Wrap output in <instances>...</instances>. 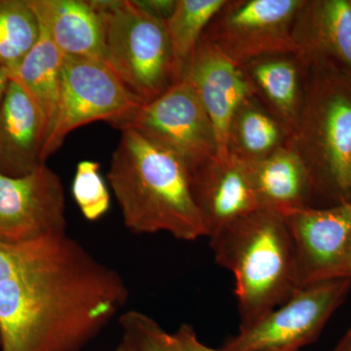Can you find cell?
Here are the masks:
<instances>
[{"mask_svg":"<svg viewBox=\"0 0 351 351\" xmlns=\"http://www.w3.org/2000/svg\"><path fill=\"white\" fill-rule=\"evenodd\" d=\"M46 141L47 129L40 110L10 80L0 108V172L19 177L46 164L41 159Z\"/></svg>","mask_w":351,"mask_h":351,"instance_id":"obj_15","label":"cell"},{"mask_svg":"<svg viewBox=\"0 0 351 351\" xmlns=\"http://www.w3.org/2000/svg\"><path fill=\"white\" fill-rule=\"evenodd\" d=\"M351 279L339 278L304 286L255 324L226 341L230 351H277L298 348L319 337L332 314L346 301Z\"/></svg>","mask_w":351,"mask_h":351,"instance_id":"obj_8","label":"cell"},{"mask_svg":"<svg viewBox=\"0 0 351 351\" xmlns=\"http://www.w3.org/2000/svg\"><path fill=\"white\" fill-rule=\"evenodd\" d=\"M217 263L232 272L239 329L255 324L301 289L283 217L257 210L210 237Z\"/></svg>","mask_w":351,"mask_h":351,"instance_id":"obj_3","label":"cell"},{"mask_svg":"<svg viewBox=\"0 0 351 351\" xmlns=\"http://www.w3.org/2000/svg\"><path fill=\"white\" fill-rule=\"evenodd\" d=\"M226 0H176L166 21L172 48L176 83L181 82L184 66L198 45L205 29Z\"/></svg>","mask_w":351,"mask_h":351,"instance_id":"obj_21","label":"cell"},{"mask_svg":"<svg viewBox=\"0 0 351 351\" xmlns=\"http://www.w3.org/2000/svg\"><path fill=\"white\" fill-rule=\"evenodd\" d=\"M191 173L193 199L211 237L247 215L261 210L245 163L215 156Z\"/></svg>","mask_w":351,"mask_h":351,"instance_id":"obj_13","label":"cell"},{"mask_svg":"<svg viewBox=\"0 0 351 351\" xmlns=\"http://www.w3.org/2000/svg\"><path fill=\"white\" fill-rule=\"evenodd\" d=\"M64 234L66 196L54 171L43 164L19 177L0 172V242L22 245Z\"/></svg>","mask_w":351,"mask_h":351,"instance_id":"obj_10","label":"cell"},{"mask_svg":"<svg viewBox=\"0 0 351 351\" xmlns=\"http://www.w3.org/2000/svg\"><path fill=\"white\" fill-rule=\"evenodd\" d=\"M302 0H226L204 36L233 63L297 53L293 25Z\"/></svg>","mask_w":351,"mask_h":351,"instance_id":"obj_7","label":"cell"},{"mask_svg":"<svg viewBox=\"0 0 351 351\" xmlns=\"http://www.w3.org/2000/svg\"><path fill=\"white\" fill-rule=\"evenodd\" d=\"M39 27L64 57L105 63V25L93 0H29Z\"/></svg>","mask_w":351,"mask_h":351,"instance_id":"obj_16","label":"cell"},{"mask_svg":"<svg viewBox=\"0 0 351 351\" xmlns=\"http://www.w3.org/2000/svg\"><path fill=\"white\" fill-rule=\"evenodd\" d=\"M114 351H138L137 345L128 332L122 331L121 339Z\"/></svg>","mask_w":351,"mask_h":351,"instance_id":"obj_28","label":"cell"},{"mask_svg":"<svg viewBox=\"0 0 351 351\" xmlns=\"http://www.w3.org/2000/svg\"><path fill=\"white\" fill-rule=\"evenodd\" d=\"M18 246L19 245H8L0 242V281L11 271Z\"/></svg>","mask_w":351,"mask_h":351,"instance_id":"obj_27","label":"cell"},{"mask_svg":"<svg viewBox=\"0 0 351 351\" xmlns=\"http://www.w3.org/2000/svg\"><path fill=\"white\" fill-rule=\"evenodd\" d=\"M73 196L87 221H97L107 214L110 207V195L100 173V163L83 160L77 164L73 182Z\"/></svg>","mask_w":351,"mask_h":351,"instance_id":"obj_23","label":"cell"},{"mask_svg":"<svg viewBox=\"0 0 351 351\" xmlns=\"http://www.w3.org/2000/svg\"><path fill=\"white\" fill-rule=\"evenodd\" d=\"M9 83H10V78L7 75L6 69L0 66V108H1L2 103H3L4 98H5Z\"/></svg>","mask_w":351,"mask_h":351,"instance_id":"obj_29","label":"cell"},{"mask_svg":"<svg viewBox=\"0 0 351 351\" xmlns=\"http://www.w3.org/2000/svg\"><path fill=\"white\" fill-rule=\"evenodd\" d=\"M242 69L256 96L293 133L304 100L306 66L302 58L298 53L269 55Z\"/></svg>","mask_w":351,"mask_h":351,"instance_id":"obj_18","label":"cell"},{"mask_svg":"<svg viewBox=\"0 0 351 351\" xmlns=\"http://www.w3.org/2000/svg\"><path fill=\"white\" fill-rule=\"evenodd\" d=\"M299 119L288 145L306 164L313 195L350 202L351 73L329 61L306 64Z\"/></svg>","mask_w":351,"mask_h":351,"instance_id":"obj_4","label":"cell"},{"mask_svg":"<svg viewBox=\"0 0 351 351\" xmlns=\"http://www.w3.org/2000/svg\"><path fill=\"white\" fill-rule=\"evenodd\" d=\"M39 23L29 0H0V66L13 71L38 40Z\"/></svg>","mask_w":351,"mask_h":351,"instance_id":"obj_22","label":"cell"},{"mask_svg":"<svg viewBox=\"0 0 351 351\" xmlns=\"http://www.w3.org/2000/svg\"><path fill=\"white\" fill-rule=\"evenodd\" d=\"M245 165L261 210L286 218L311 207L309 202L313 189L311 175L301 156L290 145Z\"/></svg>","mask_w":351,"mask_h":351,"instance_id":"obj_17","label":"cell"},{"mask_svg":"<svg viewBox=\"0 0 351 351\" xmlns=\"http://www.w3.org/2000/svg\"><path fill=\"white\" fill-rule=\"evenodd\" d=\"M105 25V64L143 103L175 84L172 48L165 21L135 0H93Z\"/></svg>","mask_w":351,"mask_h":351,"instance_id":"obj_5","label":"cell"},{"mask_svg":"<svg viewBox=\"0 0 351 351\" xmlns=\"http://www.w3.org/2000/svg\"><path fill=\"white\" fill-rule=\"evenodd\" d=\"M39 29L40 34L36 45L19 66L13 71H7V75L25 90L40 110L48 140L59 108L64 55L40 27Z\"/></svg>","mask_w":351,"mask_h":351,"instance_id":"obj_20","label":"cell"},{"mask_svg":"<svg viewBox=\"0 0 351 351\" xmlns=\"http://www.w3.org/2000/svg\"><path fill=\"white\" fill-rule=\"evenodd\" d=\"M166 339L168 345L174 351H230L225 348L215 350L201 343L193 327L189 325H182L179 329L173 334L166 332ZM298 348H287V350L277 351H299Z\"/></svg>","mask_w":351,"mask_h":351,"instance_id":"obj_25","label":"cell"},{"mask_svg":"<svg viewBox=\"0 0 351 351\" xmlns=\"http://www.w3.org/2000/svg\"><path fill=\"white\" fill-rule=\"evenodd\" d=\"M292 36L304 64L329 61L351 73V0H302Z\"/></svg>","mask_w":351,"mask_h":351,"instance_id":"obj_14","label":"cell"},{"mask_svg":"<svg viewBox=\"0 0 351 351\" xmlns=\"http://www.w3.org/2000/svg\"><path fill=\"white\" fill-rule=\"evenodd\" d=\"M348 188H350V203H351V167L350 171V180H348Z\"/></svg>","mask_w":351,"mask_h":351,"instance_id":"obj_32","label":"cell"},{"mask_svg":"<svg viewBox=\"0 0 351 351\" xmlns=\"http://www.w3.org/2000/svg\"><path fill=\"white\" fill-rule=\"evenodd\" d=\"M107 179L129 232H167L184 241L207 237L189 168L173 152L138 132L121 131Z\"/></svg>","mask_w":351,"mask_h":351,"instance_id":"obj_2","label":"cell"},{"mask_svg":"<svg viewBox=\"0 0 351 351\" xmlns=\"http://www.w3.org/2000/svg\"><path fill=\"white\" fill-rule=\"evenodd\" d=\"M143 104L99 60L64 57L56 121L44 145L43 162L75 129L95 121H112Z\"/></svg>","mask_w":351,"mask_h":351,"instance_id":"obj_9","label":"cell"},{"mask_svg":"<svg viewBox=\"0 0 351 351\" xmlns=\"http://www.w3.org/2000/svg\"><path fill=\"white\" fill-rule=\"evenodd\" d=\"M345 277L351 279V242L350 249H348V257H346Z\"/></svg>","mask_w":351,"mask_h":351,"instance_id":"obj_31","label":"cell"},{"mask_svg":"<svg viewBox=\"0 0 351 351\" xmlns=\"http://www.w3.org/2000/svg\"><path fill=\"white\" fill-rule=\"evenodd\" d=\"M128 299L121 274L68 234L19 245L0 281V351H82Z\"/></svg>","mask_w":351,"mask_h":351,"instance_id":"obj_1","label":"cell"},{"mask_svg":"<svg viewBox=\"0 0 351 351\" xmlns=\"http://www.w3.org/2000/svg\"><path fill=\"white\" fill-rule=\"evenodd\" d=\"M291 136L289 127L252 95L240 104L230 119L228 154L241 162H255L287 145Z\"/></svg>","mask_w":351,"mask_h":351,"instance_id":"obj_19","label":"cell"},{"mask_svg":"<svg viewBox=\"0 0 351 351\" xmlns=\"http://www.w3.org/2000/svg\"><path fill=\"white\" fill-rule=\"evenodd\" d=\"M334 351H351V328L339 341Z\"/></svg>","mask_w":351,"mask_h":351,"instance_id":"obj_30","label":"cell"},{"mask_svg":"<svg viewBox=\"0 0 351 351\" xmlns=\"http://www.w3.org/2000/svg\"><path fill=\"white\" fill-rule=\"evenodd\" d=\"M119 324L133 338L138 351H174L168 345L165 330L140 311L120 314Z\"/></svg>","mask_w":351,"mask_h":351,"instance_id":"obj_24","label":"cell"},{"mask_svg":"<svg viewBox=\"0 0 351 351\" xmlns=\"http://www.w3.org/2000/svg\"><path fill=\"white\" fill-rule=\"evenodd\" d=\"M120 131L134 130L179 157L189 172L217 156L216 133L193 87L175 83L156 99L108 122Z\"/></svg>","mask_w":351,"mask_h":351,"instance_id":"obj_6","label":"cell"},{"mask_svg":"<svg viewBox=\"0 0 351 351\" xmlns=\"http://www.w3.org/2000/svg\"><path fill=\"white\" fill-rule=\"evenodd\" d=\"M284 219L294 245L301 288L346 278L351 242L350 202L307 207Z\"/></svg>","mask_w":351,"mask_h":351,"instance_id":"obj_11","label":"cell"},{"mask_svg":"<svg viewBox=\"0 0 351 351\" xmlns=\"http://www.w3.org/2000/svg\"><path fill=\"white\" fill-rule=\"evenodd\" d=\"M136 2L147 13L165 22L172 15L176 5V0H145Z\"/></svg>","mask_w":351,"mask_h":351,"instance_id":"obj_26","label":"cell"},{"mask_svg":"<svg viewBox=\"0 0 351 351\" xmlns=\"http://www.w3.org/2000/svg\"><path fill=\"white\" fill-rule=\"evenodd\" d=\"M182 80L195 90L213 123L218 145L217 157L228 158L230 119L240 104L255 95L243 69L202 36L184 66Z\"/></svg>","mask_w":351,"mask_h":351,"instance_id":"obj_12","label":"cell"}]
</instances>
